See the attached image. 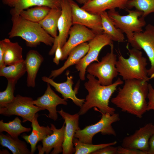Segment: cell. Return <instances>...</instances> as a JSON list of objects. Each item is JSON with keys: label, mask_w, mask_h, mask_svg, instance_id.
I'll return each mask as SVG.
<instances>
[{"label": "cell", "mask_w": 154, "mask_h": 154, "mask_svg": "<svg viewBox=\"0 0 154 154\" xmlns=\"http://www.w3.org/2000/svg\"><path fill=\"white\" fill-rule=\"evenodd\" d=\"M148 84L147 81L136 79L125 81L111 102L122 112L141 118L147 111Z\"/></svg>", "instance_id": "6da1fadb"}, {"label": "cell", "mask_w": 154, "mask_h": 154, "mask_svg": "<svg viewBox=\"0 0 154 154\" xmlns=\"http://www.w3.org/2000/svg\"><path fill=\"white\" fill-rule=\"evenodd\" d=\"M86 77L88 80L84 85L88 94L78 112L79 115H84L93 107L98 108L102 114L115 113V109L109 106V101L117 86L123 84L122 80L118 78L112 84L103 86L94 76L88 74Z\"/></svg>", "instance_id": "7a4b0ae2"}, {"label": "cell", "mask_w": 154, "mask_h": 154, "mask_svg": "<svg viewBox=\"0 0 154 154\" xmlns=\"http://www.w3.org/2000/svg\"><path fill=\"white\" fill-rule=\"evenodd\" d=\"M12 25L8 33L9 38L19 37L25 40L26 45L36 47L42 42L47 46L53 44L54 38L48 34L38 23L24 19L19 15H12Z\"/></svg>", "instance_id": "3957f363"}, {"label": "cell", "mask_w": 154, "mask_h": 154, "mask_svg": "<svg viewBox=\"0 0 154 154\" xmlns=\"http://www.w3.org/2000/svg\"><path fill=\"white\" fill-rule=\"evenodd\" d=\"M126 48L129 57L125 58L120 53L116 64L118 73L123 80L136 79L148 82L150 79L148 76L147 59L143 56L140 50L129 47L128 43Z\"/></svg>", "instance_id": "277c9868"}, {"label": "cell", "mask_w": 154, "mask_h": 154, "mask_svg": "<svg viewBox=\"0 0 154 154\" xmlns=\"http://www.w3.org/2000/svg\"><path fill=\"white\" fill-rule=\"evenodd\" d=\"M127 15H122L115 10L107 12L109 17L115 26L126 35L129 44L132 40L135 33L142 32L143 27L146 25L143 12L136 9H127Z\"/></svg>", "instance_id": "5b68a950"}, {"label": "cell", "mask_w": 154, "mask_h": 154, "mask_svg": "<svg viewBox=\"0 0 154 154\" xmlns=\"http://www.w3.org/2000/svg\"><path fill=\"white\" fill-rule=\"evenodd\" d=\"M110 46V52L102 57L101 61L91 63L86 70L89 74L97 77L103 86L112 84L113 79L118 74L116 67L117 56L114 52L113 43Z\"/></svg>", "instance_id": "8992f818"}, {"label": "cell", "mask_w": 154, "mask_h": 154, "mask_svg": "<svg viewBox=\"0 0 154 154\" xmlns=\"http://www.w3.org/2000/svg\"><path fill=\"white\" fill-rule=\"evenodd\" d=\"M102 114L101 118L98 122L76 131L74 138L82 143L92 144L94 136L99 133L103 135L116 136V132L112 124L120 120L119 114L115 113L112 115L108 113Z\"/></svg>", "instance_id": "52a82bcc"}, {"label": "cell", "mask_w": 154, "mask_h": 154, "mask_svg": "<svg viewBox=\"0 0 154 154\" xmlns=\"http://www.w3.org/2000/svg\"><path fill=\"white\" fill-rule=\"evenodd\" d=\"M33 100L32 98L17 95L13 102L0 107V114L7 117L16 115L22 118L23 122H31L38 112L44 110L34 105Z\"/></svg>", "instance_id": "ba28073f"}, {"label": "cell", "mask_w": 154, "mask_h": 154, "mask_svg": "<svg viewBox=\"0 0 154 154\" xmlns=\"http://www.w3.org/2000/svg\"><path fill=\"white\" fill-rule=\"evenodd\" d=\"M89 48L86 54L76 64L75 68L79 72L80 79L85 80V75L88 66L94 61L99 62L98 56L101 49L105 46L113 43L107 35L102 33L96 35L88 43Z\"/></svg>", "instance_id": "9c48e42d"}, {"label": "cell", "mask_w": 154, "mask_h": 154, "mask_svg": "<svg viewBox=\"0 0 154 154\" xmlns=\"http://www.w3.org/2000/svg\"><path fill=\"white\" fill-rule=\"evenodd\" d=\"M130 44L133 48L142 49L145 52L151 64L148 76L150 79L154 78V25L149 24L144 31L135 33Z\"/></svg>", "instance_id": "30bf717a"}, {"label": "cell", "mask_w": 154, "mask_h": 154, "mask_svg": "<svg viewBox=\"0 0 154 154\" xmlns=\"http://www.w3.org/2000/svg\"><path fill=\"white\" fill-rule=\"evenodd\" d=\"M72 9L73 25L84 26L92 30L96 35L103 33L100 15L91 13L80 7L73 0H68Z\"/></svg>", "instance_id": "8fae6325"}, {"label": "cell", "mask_w": 154, "mask_h": 154, "mask_svg": "<svg viewBox=\"0 0 154 154\" xmlns=\"http://www.w3.org/2000/svg\"><path fill=\"white\" fill-rule=\"evenodd\" d=\"M61 13L58 23V35L55 39L52 47L48 52L53 55L60 43L62 48L67 41L70 29L73 25L72 9L68 0H62L61 5Z\"/></svg>", "instance_id": "7c38bea8"}, {"label": "cell", "mask_w": 154, "mask_h": 154, "mask_svg": "<svg viewBox=\"0 0 154 154\" xmlns=\"http://www.w3.org/2000/svg\"><path fill=\"white\" fill-rule=\"evenodd\" d=\"M154 133V125L151 123H147L136 130L132 135L125 137L122 140L121 146L139 150L148 154L149 141Z\"/></svg>", "instance_id": "4fadbf2b"}, {"label": "cell", "mask_w": 154, "mask_h": 154, "mask_svg": "<svg viewBox=\"0 0 154 154\" xmlns=\"http://www.w3.org/2000/svg\"><path fill=\"white\" fill-rule=\"evenodd\" d=\"M68 40L62 48V56L61 60L66 59L70 51L74 47L90 41L96 35L91 29L83 25H73L70 30Z\"/></svg>", "instance_id": "5bb4252c"}, {"label": "cell", "mask_w": 154, "mask_h": 154, "mask_svg": "<svg viewBox=\"0 0 154 154\" xmlns=\"http://www.w3.org/2000/svg\"><path fill=\"white\" fill-rule=\"evenodd\" d=\"M58 113L64 119L65 123L64 139L62 144V154H72L74 153L73 140L76 131L80 129L79 127L80 116L78 113L71 114L64 112L62 109Z\"/></svg>", "instance_id": "9a60e30c"}, {"label": "cell", "mask_w": 154, "mask_h": 154, "mask_svg": "<svg viewBox=\"0 0 154 154\" xmlns=\"http://www.w3.org/2000/svg\"><path fill=\"white\" fill-rule=\"evenodd\" d=\"M65 123L64 122L62 127L57 129L54 125L50 124V128L52 133L48 135L41 141L42 146L37 147L38 154H58L62 152V144L64 139Z\"/></svg>", "instance_id": "2e32d148"}, {"label": "cell", "mask_w": 154, "mask_h": 154, "mask_svg": "<svg viewBox=\"0 0 154 154\" xmlns=\"http://www.w3.org/2000/svg\"><path fill=\"white\" fill-rule=\"evenodd\" d=\"M50 84L47 83L46 89L44 94L36 100H33V104L49 112L48 117L56 121L58 119L57 106L59 104L67 105L66 100L60 98L51 89Z\"/></svg>", "instance_id": "e0dca14e"}, {"label": "cell", "mask_w": 154, "mask_h": 154, "mask_svg": "<svg viewBox=\"0 0 154 154\" xmlns=\"http://www.w3.org/2000/svg\"><path fill=\"white\" fill-rule=\"evenodd\" d=\"M62 0H2L3 4L11 8L12 15H19L23 10L33 6H46L50 8L61 9Z\"/></svg>", "instance_id": "ac0fdd59"}, {"label": "cell", "mask_w": 154, "mask_h": 154, "mask_svg": "<svg viewBox=\"0 0 154 154\" xmlns=\"http://www.w3.org/2000/svg\"><path fill=\"white\" fill-rule=\"evenodd\" d=\"M68 75L69 72H67L66 81L61 83L56 82L52 79L46 76L42 77V80L43 82L49 83L52 86L56 91L61 94L65 100L71 99L76 105L81 108L85 100L79 99L76 97V93L72 88L74 84L73 77L72 76H69Z\"/></svg>", "instance_id": "d6986e66"}, {"label": "cell", "mask_w": 154, "mask_h": 154, "mask_svg": "<svg viewBox=\"0 0 154 154\" xmlns=\"http://www.w3.org/2000/svg\"><path fill=\"white\" fill-rule=\"evenodd\" d=\"M129 0H88L81 7L93 14L100 15L106 10L127 9V4Z\"/></svg>", "instance_id": "ffe728a7"}, {"label": "cell", "mask_w": 154, "mask_h": 154, "mask_svg": "<svg viewBox=\"0 0 154 154\" xmlns=\"http://www.w3.org/2000/svg\"><path fill=\"white\" fill-rule=\"evenodd\" d=\"M38 114L36 113L31 122L32 129L31 134L28 135L24 133L21 135V137L30 144L32 154H34L36 151L37 143L53 133V131L48 126H41L39 125L38 121Z\"/></svg>", "instance_id": "44dd1931"}, {"label": "cell", "mask_w": 154, "mask_h": 154, "mask_svg": "<svg viewBox=\"0 0 154 154\" xmlns=\"http://www.w3.org/2000/svg\"><path fill=\"white\" fill-rule=\"evenodd\" d=\"M44 58L37 51L31 50L27 53L25 62L27 76V86L34 88L35 86L37 75Z\"/></svg>", "instance_id": "7402d4cb"}, {"label": "cell", "mask_w": 154, "mask_h": 154, "mask_svg": "<svg viewBox=\"0 0 154 154\" xmlns=\"http://www.w3.org/2000/svg\"><path fill=\"white\" fill-rule=\"evenodd\" d=\"M89 48L88 43L84 42L73 48L69 53L67 60L60 68L52 70L49 77L54 78L61 74L67 68L76 64L87 53Z\"/></svg>", "instance_id": "603a6c76"}, {"label": "cell", "mask_w": 154, "mask_h": 154, "mask_svg": "<svg viewBox=\"0 0 154 154\" xmlns=\"http://www.w3.org/2000/svg\"><path fill=\"white\" fill-rule=\"evenodd\" d=\"M4 49L3 60L5 66L11 65L24 60L23 48L18 42H13L5 38L0 41Z\"/></svg>", "instance_id": "cb8c5ba5"}, {"label": "cell", "mask_w": 154, "mask_h": 154, "mask_svg": "<svg viewBox=\"0 0 154 154\" xmlns=\"http://www.w3.org/2000/svg\"><path fill=\"white\" fill-rule=\"evenodd\" d=\"M0 143L2 146L8 148L13 154H32L26 142L8 133H0Z\"/></svg>", "instance_id": "d4e9b609"}, {"label": "cell", "mask_w": 154, "mask_h": 154, "mask_svg": "<svg viewBox=\"0 0 154 154\" xmlns=\"http://www.w3.org/2000/svg\"><path fill=\"white\" fill-rule=\"evenodd\" d=\"M61 9L51 8L49 13L38 23L49 35L56 38L58 36V23L61 14Z\"/></svg>", "instance_id": "484cf974"}, {"label": "cell", "mask_w": 154, "mask_h": 154, "mask_svg": "<svg viewBox=\"0 0 154 154\" xmlns=\"http://www.w3.org/2000/svg\"><path fill=\"white\" fill-rule=\"evenodd\" d=\"M102 21L103 33L108 35L112 40L118 42H123L125 37L123 33L117 28L113 23L106 11L100 14Z\"/></svg>", "instance_id": "4316f807"}, {"label": "cell", "mask_w": 154, "mask_h": 154, "mask_svg": "<svg viewBox=\"0 0 154 154\" xmlns=\"http://www.w3.org/2000/svg\"><path fill=\"white\" fill-rule=\"evenodd\" d=\"M26 72L25 60L8 66L0 68V76L5 77L7 80L17 82Z\"/></svg>", "instance_id": "83f0119b"}, {"label": "cell", "mask_w": 154, "mask_h": 154, "mask_svg": "<svg viewBox=\"0 0 154 154\" xmlns=\"http://www.w3.org/2000/svg\"><path fill=\"white\" fill-rule=\"evenodd\" d=\"M21 122L18 117L7 123L4 122L2 119L0 121V133L5 131L13 137H18L21 133L29 132L31 131V128L23 126Z\"/></svg>", "instance_id": "f1b7e54d"}, {"label": "cell", "mask_w": 154, "mask_h": 154, "mask_svg": "<svg viewBox=\"0 0 154 154\" xmlns=\"http://www.w3.org/2000/svg\"><path fill=\"white\" fill-rule=\"evenodd\" d=\"M51 8L46 6H36L22 11L20 15L30 21L38 23L47 15Z\"/></svg>", "instance_id": "f546056e"}, {"label": "cell", "mask_w": 154, "mask_h": 154, "mask_svg": "<svg viewBox=\"0 0 154 154\" xmlns=\"http://www.w3.org/2000/svg\"><path fill=\"white\" fill-rule=\"evenodd\" d=\"M75 146V154H89L92 153L100 149L110 145H114L117 143L116 141L109 143L94 145L92 143H82L76 138L73 140Z\"/></svg>", "instance_id": "4dcf8cb0"}, {"label": "cell", "mask_w": 154, "mask_h": 154, "mask_svg": "<svg viewBox=\"0 0 154 154\" xmlns=\"http://www.w3.org/2000/svg\"><path fill=\"white\" fill-rule=\"evenodd\" d=\"M133 7L142 11V17H145L154 13V0H129L127 4V9Z\"/></svg>", "instance_id": "1f68e13d"}, {"label": "cell", "mask_w": 154, "mask_h": 154, "mask_svg": "<svg viewBox=\"0 0 154 154\" xmlns=\"http://www.w3.org/2000/svg\"><path fill=\"white\" fill-rule=\"evenodd\" d=\"M7 81L5 90L0 92V107L12 102L15 98L14 93L17 82L10 80Z\"/></svg>", "instance_id": "d6a6232c"}, {"label": "cell", "mask_w": 154, "mask_h": 154, "mask_svg": "<svg viewBox=\"0 0 154 154\" xmlns=\"http://www.w3.org/2000/svg\"><path fill=\"white\" fill-rule=\"evenodd\" d=\"M148 91L147 98L148 101L147 102V111L151 110H154V87L150 84H148Z\"/></svg>", "instance_id": "836d02e7"}, {"label": "cell", "mask_w": 154, "mask_h": 154, "mask_svg": "<svg viewBox=\"0 0 154 154\" xmlns=\"http://www.w3.org/2000/svg\"><path fill=\"white\" fill-rule=\"evenodd\" d=\"M118 154H147L144 151L139 150L126 148L122 146L117 147Z\"/></svg>", "instance_id": "e575fe53"}, {"label": "cell", "mask_w": 154, "mask_h": 154, "mask_svg": "<svg viewBox=\"0 0 154 154\" xmlns=\"http://www.w3.org/2000/svg\"><path fill=\"white\" fill-rule=\"evenodd\" d=\"M113 145H110L105 147L93 153L92 154H117V147Z\"/></svg>", "instance_id": "d590c367"}, {"label": "cell", "mask_w": 154, "mask_h": 154, "mask_svg": "<svg viewBox=\"0 0 154 154\" xmlns=\"http://www.w3.org/2000/svg\"><path fill=\"white\" fill-rule=\"evenodd\" d=\"M54 54L55 56L53 59V62L57 65H58L62 56V47L59 43L58 44Z\"/></svg>", "instance_id": "8d00e7d4"}, {"label": "cell", "mask_w": 154, "mask_h": 154, "mask_svg": "<svg viewBox=\"0 0 154 154\" xmlns=\"http://www.w3.org/2000/svg\"><path fill=\"white\" fill-rule=\"evenodd\" d=\"M148 154H154V133L151 137L149 141V149Z\"/></svg>", "instance_id": "74e56055"}, {"label": "cell", "mask_w": 154, "mask_h": 154, "mask_svg": "<svg viewBox=\"0 0 154 154\" xmlns=\"http://www.w3.org/2000/svg\"><path fill=\"white\" fill-rule=\"evenodd\" d=\"M76 1L81 4L83 5L86 3L88 0H76Z\"/></svg>", "instance_id": "f35d334b"}]
</instances>
